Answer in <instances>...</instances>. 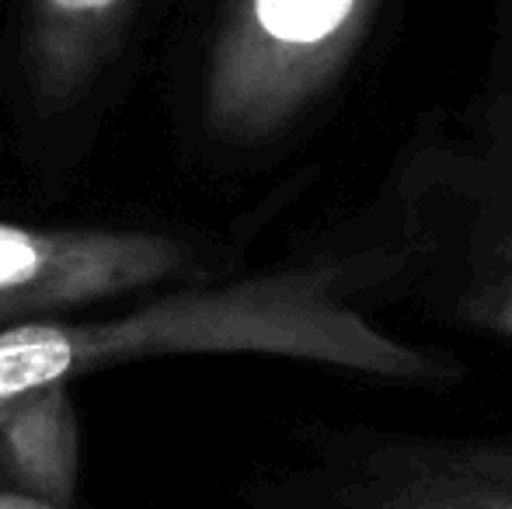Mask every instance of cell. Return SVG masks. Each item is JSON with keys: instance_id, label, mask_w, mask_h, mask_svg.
Instances as JSON below:
<instances>
[{"instance_id": "8", "label": "cell", "mask_w": 512, "mask_h": 509, "mask_svg": "<svg viewBox=\"0 0 512 509\" xmlns=\"http://www.w3.org/2000/svg\"><path fill=\"white\" fill-rule=\"evenodd\" d=\"M0 509H53V506L21 496V492H7V496H0Z\"/></svg>"}, {"instance_id": "6", "label": "cell", "mask_w": 512, "mask_h": 509, "mask_svg": "<svg viewBox=\"0 0 512 509\" xmlns=\"http://www.w3.org/2000/svg\"><path fill=\"white\" fill-rule=\"evenodd\" d=\"M136 0H32L25 63L42 112L67 109L115 49Z\"/></svg>"}, {"instance_id": "2", "label": "cell", "mask_w": 512, "mask_h": 509, "mask_svg": "<svg viewBox=\"0 0 512 509\" xmlns=\"http://www.w3.org/2000/svg\"><path fill=\"white\" fill-rule=\"evenodd\" d=\"M380 0H223L203 112L216 136L262 143L304 119L345 77Z\"/></svg>"}, {"instance_id": "3", "label": "cell", "mask_w": 512, "mask_h": 509, "mask_svg": "<svg viewBox=\"0 0 512 509\" xmlns=\"http://www.w3.org/2000/svg\"><path fill=\"white\" fill-rule=\"evenodd\" d=\"M192 269V248L171 234L0 220V321L25 325L39 314L171 283Z\"/></svg>"}, {"instance_id": "5", "label": "cell", "mask_w": 512, "mask_h": 509, "mask_svg": "<svg viewBox=\"0 0 512 509\" xmlns=\"http://www.w3.org/2000/svg\"><path fill=\"white\" fill-rule=\"evenodd\" d=\"M335 509H512V440H394L356 454Z\"/></svg>"}, {"instance_id": "4", "label": "cell", "mask_w": 512, "mask_h": 509, "mask_svg": "<svg viewBox=\"0 0 512 509\" xmlns=\"http://www.w3.org/2000/svg\"><path fill=\"white\" fill-rule=\"evenodd\" d=\"M453 192V318L512 346V109L457 157Z\"/></svg>"}, {"instance_id": "1", "label": "cell", "mask_w": 512, "mask_h": 509, "mask_svg": "<svg viewBox=\"0 0 512 509\" xmlns=\"http://www.w3.org/2000/svg\"><path fill=\"white\" fill-rule=\"evenodd\" d=\"M411 252H366L182 290L108 321H25L0 332V422L49 384L150 356H279L394 384H453L460 363L380 328L352 300L394 279Z\"/></svg>"}, {"instance_id": "7", "label": "cell", "mask_w": 512, "mask_h": 509, "mask_svg": "<svg viewBox=\"0 0 512 509\" xmlns=\"http://www.w3.org/2000/svg\"><path fill=\"white\" fill-rule=\"evenodd\" d=\"M0 471L14 492L70 509L77 492V415L67 384L28 394L0 422Z\"/></svg>"}]
</instances>
